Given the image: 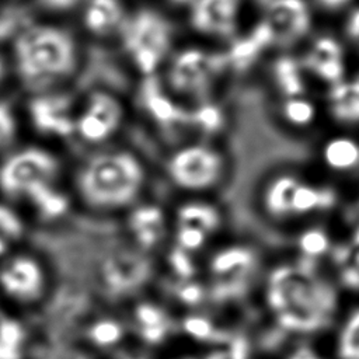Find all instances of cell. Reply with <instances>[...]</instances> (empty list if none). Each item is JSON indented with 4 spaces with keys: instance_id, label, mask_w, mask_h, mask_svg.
Listing matches in <instances>:
<instances>
[{
    "instance_id": "6da1fadb",
    "label": "cell",
    "mask_w": 359,
    "mask_h": 359,
    "mask_svg": "<svg viewBox=\"0 0 359 359\" xmlns=\"http://www.w3.org/2000/svg\"><path fill=\"white\" fill-rule=\"evenodd\" d=\"M151 171L137 147L119 140L81 156L70 174V191L90 212H126L147 196Z\"/></svg>"
},
{
    "instance_id": "7a4b0ae2",
    "label": "cell",
    "mask_w": 359,
    "mask_h": 359,
    "mask_svg": "<svg viewBox=\"0 0 359 359\" xmlns=\"http://www.w3.org/2000/svg\"><path fill=\"white\" fill-rule=\"evenodd\" d=\"M80 35L69 27L41 21L18 31L10 65L20 83L31 93L63 88L83 63Z\"/></svg>"
},
{
    "instance_id": "3957f363",
    "label": "cell",
    "mask_w": 359,
    "mask_h": 359,
    "mask_svg": "<svg viewBox=\"0 0 359 359\" xmlns=\"http://www.w3.org/2000/svg\"><path fill=\"white\" fill-rule=\"evenodd\" d=\"M182 21L156 0H133L115 42L118 56L135 79L158 76L182 36Z\"/></svg>"
},
{
    "instance_id": "277c9868",
    "label": "cell",
    "mask_w": 359,
    "mask_h": 359,
    "mask_svg": "<svg viewBox=\"0 0 359 359\" xmlns=\"http://www.w3.org/2000/svg\"><path fill=\"white\" fill-rule=\"evenodd\" d=\"M338 202L337 188L296 165H280L261 177L255 203L271 220L285 222L331 210Z\"/></svg>"
},
{
    "instance_id": "5b68a950",
    "label": "cell",
    "mask_w": 359,
    "mask_h": 359,
    "mask_svg": "<svg viewBox=\"0 0 359 359\" xmlns=\"http://www.w3.org/2000/svg\"><path fill=\"white\" fill-rule=\"evenodd\" d=\"M230 77L222 46L191 36L180 41L160 73L165 90L187 105L219 97Z\"/></svg>"
},
{
    "instance_id": "8992f818",
    "label": "cell",
    "mask_w": 359,
    "mask_h": 359,
    "mask_svg": "<svg viewBox=\"0 0 359 359\" xmlns=\"http://www.w3.org/2000/svg\"><path fill=\"white\" fill-rule=\"evenodd\" d=\"M231 156L223 142L188 139L164 150L161 174L185 195H215L230 178Z\"/></svg>"
},
{
    "instance_id": "52a82bcc",
    "label": "cell",
    "mask_w": 359,
    "mask_h": 359,
    "mask_svg": "<svg viewBox=\"0 0 359 359\" xmlns=\"http://www.w3.org/2000/svg\"><path fill=\"white\" fill-rule=\"evenodd\" d=\"M65 163L46 144L14 147L0 160V194L7 202L25 203L42 189L62 182Z\"/></svg>"
},
{
    "instance_id": "ba28073f",
    "label": "cell",
    "mask_w": 359,
    "mask_h": 359,
    "mask_svg": "<svg viewBox=\"0 0 359 359\" xmlns=\"http://www.w3.org/2000/svg\"><path fill=\"white\" fill-rule=\"evenodd\" d=\"M132 114L129 97L107 86L93 87L77 101L74 140L87 150L119 142Z\"/></svg>"
},
{
    "instance_id": "9c48e42d",
    "label": "cell",
    "mask_w": 359,
    "mask_h": 359,
    "mask_svg": "<svg viewBox=\"0 0 359 359\" xmlns=\"http://www.w3.org/2000/svg\"><path fill=\"white\" fill-rule=\"evenodd\" d=\"M129 101L132 112H139L144 118L165 149L189 139L188 105L165 90L160 74L136 79Z\"/></svg>"
},
{
    "instance_id": "30bf717a",
    "label": "cell",
    "mask_w": 359,
    "mask_h": 359,
    "mask_svg": "<svg viewBox=\"0 0 359 359\" xmlns=\"http://www.w3.org/2000/svg\"><path fill=\"white\" fill-rule=\"evenodd\" d=\"M248 8L245 0H192L182 27L194 39L223 46L243 29Z\"/></svg>"
},
{
    "instance_id": "8fae6325",
    "label": "cell",
    "mask_w": 359,
    "mask_h": 359,
    "mask_svg": "<svg viewBox=\"0 0 359 359\" xmlns=\"http://www.w3.org/2000/svg\"><path fill=\"white\" fill-rule=\"evenodd\" d=\"M79 98L65 88L32 93L27 102V119L43 139L65 142L74 139V122Z\"/></svg>"
},
{
    "instance_id": "7c38bea8",
    "label": "cell",
    "mask_w": 359,
    "mask_h": 359,
    "mask_svg": "<svg viewBox=\"0 0 359 359\" xmlns=\"http://www.w3.org/2000/svg\"><path fill=\"white\" fill-rule=\"evenodd\" d=\"M257 14L273 29L276 49L297 50L318 28L310 0H266Z\"/></svg>"
},
{
    "instance_id": "4fadbf2b",
    "label": "cell",
    "mask_w": 359,
    "mask_h": 359,
    "mask_svg": "<svg viewBox=\"0 0 359 359\" xmlns=\"http://www.w3.org/2000/svg\"><path fill=\"white\" fill-rule=\"evenodd\" d=\"M231 76H240L255 67H262L266 57L276 49L273 29L268 21L257 14L243 29L222 46Z\"/></svg>"
},
{
    "instance_id": "5bb4252c",
    "label": "cell",
    "mask_w": 359,
    "mask_h": 359,
    "mask_svg": "<svg viewBox=\"0 0 359 359\" xmlns=\"http://www.w3.org/2000/svg\"><path fill=\"white\" fill-rule=\"evenodd\" d=\"M297 52L313 86L330 88L344 80V48L331 32L318 27Z\"/></svg>"
},
{
    "instance_id": "9a60e30c",
    "label": "cell",
    "mask_w": 359,
    "mask_h": 359,
    "mask_svg": "<svg viewBox=\"0 0 359 359\" xmlns=\"http://www.w3.org/2000/svg\"><path fill=\"white\" fill-rule=\"evenodd\" d=\"M133 0H83L76 15L80 34L94 42L115 45Z\"/></svg>"
},
{
    "instance_id": "2e32d148",
    "label": "cell",
    "mask_w": 359,
    "mask_h": 359,
    "mask_svg": "<svg viewBox=\"0 0 359 359\" xmlns=\"http://www.w3.org/2000/svg\"><path fill=\"white\" fill-rule=\"evenodd\" d=\"M180 240L185 245H198L203 237L219 227L223 209L213 195H185L174 206Z\"/></svg>"
},
{
    "instance_id": "e0dca14e",
    "label": "cell",
    "mask_w": 359,
    "mask_h": 359,
    "mask_svg": "<svg viewBox=\"0 0 359 359\" xmlns=\"http://www.w3.org/2000/svg\"><path fill=\"white\" fill-rule=\"evenodd\" d=\"M262 70L273 100L313 93L297 50L275 49L264 62Z\"/></svg>"
},
{
    "instance_id": "ac0fdd59",
    "label": "cell",
    "mask_w": 359,
    "mask_h": 359,
    "mask_svg": "<svg viewBox=\"0 0 359 359\" xmlns=\"http://www.w3.org/2000/svg\"><path fill=\"white\" fill-rule=\"evenodd\" d=\"M324 105L314 93L273 100V118L286 130L306 135L320 126Z\"/></svg>"
},
{
    "instance_id": "d6986e66",
    "label": "cell",
    "mask_w": 359,
    "mask_h": 359,
    "mask_svg": "<svg viewBox=\"0 0 359 359\" xmlns=\"http://www.w3.org/2000/svg\"><path fill=\"white\" fill-rule=\"evenodd\" d=\"M314 163L316 172H349L359 165V143L342 133L327 135L314 146Z\"/></svg>"
},
{
    "instance_id": "ffe728a7",
    "label": "cell",
    "mask_w": 359,
    "mask_h": 359,
    "mask_svg": "<svg viewBox=\"0 0 359 359\" xmlns=\"http://www.w3.org/2000/svg\"><path fill=\"white\" fill-rule=\"evenodd\" d=\"M229 123L230 112L219 97L188 105L189 139L222 142Z\"/></svg>"
},
{
    "instance_id": "44dd1931",
    "label": "cell",
    "mask_w": 359,
    "mask_h": 359,
    "mask_svg": "<svg viewBox=\"0 0 359 359\" xmlns=\"http://www.w3.org/2000/svg\"><path fill=\"white\" fill-rule=\"evenodd\" d=\"M324 112L332 119L348 123L359 121V79L345 81L327 88Z\"/></svg>"
},
{
    "instance_id": "7402d4cb",
    "label": "cell",
    "mask_w": 359,
    "mask_h": 359,
    "mask_svg": "<svg viewBox=\"0 0 359 359\" xmlns=\"http://www.w3.org/2000/svg\"><path fill=\"white\" fill-rule=\"evenodd\" d=\"M24 233L21 216L6 202H0V255L15 244Z\"/></svg>"
},
{
    "instance_id": "603a6c76",
    "label": "cell",
    "mask_w": 359,
    "mask_h": 359,
    "mask_svg": "<svg viewBox=\"0 0 359 359\" xmlns=\"http://www.w3.org/2000/svg\"><path fill=\"white\" fill-rule=\"evenodd\" d=\"M20 130V121L14 108L0 98V154L4 156L15 146Z\"/></svg>"
},
{
    "instance_id": "cb8c5ba5",
    "label": "cell",
    "mask_w": 359,
    "mask_h": 359,
    "mask_svg": "<svg viewBox=\"0 0 359 359\" xmlns=\"http://www.w3.org/2000/svg\"><path fill=\"white\" fill-rule=\"evenodd\" d=\"M36 4L50 14L77 13L83 0H35Z\"/></svg>"
},
{
    "instance_id": "d4e9b609",
    "label": "cell",
    "mask_w": 359,
    "mask_h": 359,
    "mask_svg": "<svg viewBox=\"0 0 359 359\" xmlns=\"http://www.w3.org/2000/svg\"><path fill=\"white\" fill-rule=\"evenodd\" d=\"M345 353L351 359H359V314L353 318L349 325L346 338H345Z\"/></svg>"
},
{
    "instance_id": "484cf974",
    "label": "cell",
    "mask_w": 359,
    "mask_h": 359,
    "mask_svg": "<svg viewBox=\"0 0 359 359\" xmlns=\"http://www.w3.org/2000/svg\"><path fill=\"white\" fill-rule=\"evenodd\" d=\"M317 17L320 14H332L342 10L351 3V0H310Z\"/></svg>"
},
{
    "instance_id": "4316f807",
    "label": "cell",
    "mask_w": 359,
    "mask_h": 359,
    "mask_svg": "<svg viewBox=\"0 0 359 359\" xmlns=\"http://www.w3.org/2000/svg\"><path fill=\"white\" fill-rule=\"evenodd\" d=\"M346 31L351 38L359 39V10L353 11L349 17V21L346 24Z\"/></svg>"
},
{
    "instance_id": "83f0119b",
    "label": "cell",
    "mask_w": 359,
    "mask_h": 359,
    "mask_svg": "<svg viewBox=\"0 0 359 359\" xmlns=\"http://www.w3.org/2000/svg\"><path fill=\"white\" fill-rule=\"evenodd\" d=\"M10 60H7V57L0 52V86L6 81L8 72H10Z\"/></svg>"
},
{
    "instance_id": "f1b7e54d",
    "label": "cell",
    "mask_w": 359,
    "mask_h": 359,
    "mask_svg": "<svg viewBox=\"0 0 359 359\" xmlns=\"http://www.w3.org/2000/svg\"><path fill=\"white\" fill-rule=\"evenodd\" d=\"M356 243H359V230H358V233H356Z\"/></svg>"
}]
</instances>
